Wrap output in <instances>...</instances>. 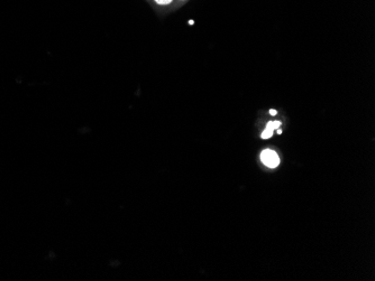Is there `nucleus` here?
Masks as SVG:
<instances>
[{
  "mask_svg": "<svg viewBox=\"0 0 375 281\" xmlns=\"http://www.w3.org/2000/svg\"><path fill=\"white\" fill-rule=\"evenodd\" d=\"M261 159L264 163V165L270 168H275L280 164L279 156H277L275 151L270 150V149H266L263 151V153L261 154Z\"/></svg>",
  "mask_w": 375,
  "mask_h": 281,
  "instance_id": "f257e3e1",
  "label": "nucleus"
},
{
  "mask_svg": "<svg viewBox=\"0 0 375 281\" xmlns=\"http://www.w3.org/2000/svg\"><path fill=\"white\" fill-rule=\"evenodd\" d=\"M272 136H273V131L272 130H267V129H265V130H264L262 132L261 138H263V139H268V138H271Z\"/></svg>",
  "mask_w": 375,
  "mask_h": 281,
  "instance_id": "f03ea898",
  "label": "nucleus"
},
{
  "mask_svg": "<svg viewBox=\"0 0 375 281\" xmlns=\"http://www.w3.org/2000/svg\"><path fill=\"white\" fill-rule=\"evenodd\" d=\"M156 3L159 4H169L173 1V0H155Z\"/></svg>",
  "mask_w": 375,
  "mask_h": 281,
  "instance_id": "7ed1b4c3",
  "label": "nucleus"
},
{
  "mask_svg": "<svg viewBox=\"0 0 375 281\" xmlns=\"http://www.w3.org/2000/svg\"><path fill=\"white\" fill-rule=\"evenodd\" d=\"M281 127L280 121H273V129H279Z\"/></svg>",
  "mask_w": 375,
  "mask_h": 281,
  "instance_id": "20e7f679",
  "label": "nucleus"
},
{
  "mask_svg": "<svg viewBox=\"0 0 375 281\" xmlns=\"http://www.w3.org/2000/svg\"><path fill=\"white\" fill-rule=\"evenodd\" d=\"M266 129H267V130H274V129H273V122L271 121V122H268L267 124H266Z\"/></svg>",
  "mask_w": 375,
  "mask_h": 281,
  "instance_id": "39448f33",
  "label": "nucleus"
},
{
  "mask_svg": "<svg viewBox=\"0 0 375 281\" xmlns=\"http://www.w3.org/2000/svg\"><path fill=\"white\" fill-rule=\"evenodd\" d=\"M276 113H277L276 110H273V109L270 110V114H271V116H276Z\"/></svg>",
  "mask_w": 375,
  "mask_h": 281,
  "instance_id": "423d86ee",
  "label": "nucleus"
},
{
  "mask_svg": "<svg viewBox=\"0 0 375 281\" xmlns=\"http://www.w3.org/2000/svg\"><path fill=\"white\" fill-rule=\"evenodd\" d=\"M276 133H277V135H282V130H281L280 128L276 129Z\"/></svg>",
  "mask_w": 375,
  "mask_h": 281,
  "instance_id": "0eeeda50",
  "label": "nucleus"
}]
</instances>
